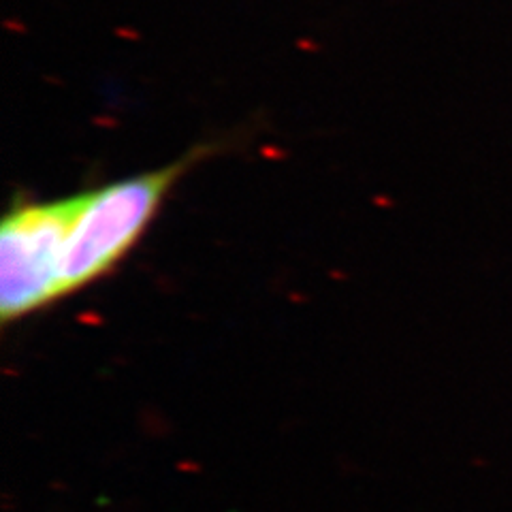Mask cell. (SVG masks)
Returning <instances> with one entry per match:
<instances>
[{
	"instance_id": "obj_1",
	"label": "cell",
	"mask_w": 512,
	"mask_h": 512,
	"mask_svg": "<svg viewBox=\"0 0 512 512\" xmlns=\"http://www.w3.org/2000/svg\"><path fill=\"white\" fill-rule=\"evenodd\" d=\"M210 152V146H201L165 167L77 195L60 261V295L109 274L139 242L171 188Z\"/></svg>"
},
{
	"instance_id": "obj_2",
	"label": "cell",
	"mask_w": 512,
	"mask_h": 512,
	"mask_svg": "<svg viewBox=\"0 0 512 512\" xmlns=\"http://www.w3.org/2000/svg\"><path fill=\"white\" fill-rule=\"evenodd\" d=\"M77 195L13 205L0 229V316L3 325L60 299V261Z\"/></svg>"
}]
</instances>
